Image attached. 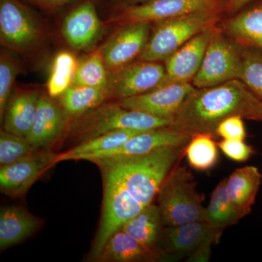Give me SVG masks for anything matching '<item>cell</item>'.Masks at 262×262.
<instances>
[{
  "label": "cell",
  "mask_w": 262,
  "mask_h": 262,
  "mask_svg": "<svg viewBox=\"0 0 262 262\" xmlns=\"http://www.w3.org/2000/svg\"><path fill=\"white\" fill-rule=\"evenodd\" d=\"M220 24V23H219ZM215 27L201 68L192 84L195 89L213 87L239 80L242 67V46Z\"/></svg>",
  "instance_id": "6"
},
{
  "label": "cell",
  "mask_w": 262,
  "mask_h": 262,
  "mask_svg": "<svg viewBox=\"0 0 262 262\" xmlns=\"http://www.w3.org/2000/svg\"><path fill=\"white\" fill-rule=\"evenodd\" d=\"M173 120L127 110L117 103L101 104L78 116L72 131L82 141L117 130H149L171 127Z\"/></svg>",
  "instance_id": "4"
},
{
  "label": "cell",
  "mask_w": 262,
  "mask_h": 262,
  "mask_svg": "<svg viewBox=\"0 0 262 262\" xmlns=\"http://www.w3.org/2000/svg\"><path fill=\"white\" fill-rule=\"evenodd\" d=\"M261 101L239 80L195 89L183 103L171 127L192 137L201 134L215 137L217 127L229 117L238 115L256 120Z\"/></svg>",
  "instance_id": "1"
},
{
  "label": "cell",
  "mask_w": 262,
  "mask_h": 262,
  "mask_svg": "<svg viewBox=\"0 0 262 262\" xmlns=\"http://www.w3.org/2000/svg\"><path fill=\"white\" fill-rule=\"evenodd\" d=\"M37 151L27 138L3 130L0 133V165H9Z\"/></svg>",
  "instance_id": "32"
},
{
  "label": "cell",
  "mask_w": 262,
  "mask_h": 262,
  "mask_svg": "<svg viewBox=\"0 0 262 262\" xmlns=\"http://www.w3.org/2000/svg\"><path fill=\"white\" fill-rule=\"evenodd\" d=\"M151 24L135 22L120 27L101 51L107 71L117 70L139 58L149 41Z\"/></svg>",
  "instance_id": "11"
},
{
  "label": "cell",
  "mask_w": 262,
  "mask_h": 262,
  "mask_svg": "<svg viewBox=\"0 0 262 262\" xmlns=\"http://www.w3.org/2000/svg\"><path fill=\"white\" fill-rule=\"evenodd\" d=\"M146 130H117L110 131L94 139L82 141L70 150L56 157V162L66 160H89L94 161L99 155L120 147L131 138Z\"/></svg>",
  "instance_id": "23"
},
{
  "label": "cell",
  "mask_w": 262,
  "mask_h": 262,
  "mask_svg": "<svg viewBox=\"0 0 262 262\" xmlns=\"http://www.w3.org/2000/svg\"><path fill=\"white\" fill-rule=\"evenodd\" d=\"M30 3L38 5L42 8H56L57 7L61 6V5L72 1V0H27Z\"/></svg>",
  "instance_id": "38"
},
{
  "label": "cell",
  "mask_w": 262,
  "mask_h": 262,
  "mask_svg": "<svg viewBox=\"0 0 262 262\" xmlns=\"http://www.w3.org/2000/svg\"><path fill=\"white\" fill-rule=\"evenodd\" d=\"M20 66L9 54L2 52L0 58V117L3 121L7 103L12 94L13 84L20 73Z\"/></svg>",
  "instance_id": "33"
},
{
  "label": "cell",
  "mask_w": 262,
  "mask_h": 262,
  "mask_svg": "<svg viewBox=\"0 0 262 262\" xmlns=\"http://www.w3.org/2000/svg\"><path fill=\"white\" fill-rule=\"evenodd\" d=\"M217 146L224 154L236 162H246L254 155L252 146L248 145L243 140L223 139Z\"/></svg>",
  "instance_id": "34"
},
{
  "label": "cell",
  "mask_w": 262,
  "mask_h": 262,
  "mask_svg": "<svg viewBox=\"0 0 262 262\" xmlns=\"http://www.w3.org/2000/svg\"><path fill=\"white\" fill-rule=\"evenodd\" d=\"M40 95L35 91H20L11 94L4 117V130L26 137L32 127Z\"/></svg>",
  "instance_id": "20"
},
{
  "label": "cell",
  "mask_w": 262,
  "mask_h": 262,
  "mask_svg": "<svg viewBox=\"0 0 262 262\" xmlns=\"http://www.w3.org/2000/svg\"><path fill=\"white\" fill-rule=\"evenodd\" d=\"M226 16L225 9L206 10L155 22L140 61H165L202 31L216 25Z\"/></svg>",
  "instance_id": "3"
},
{
  "label": "cell",
  "mask_w": 262,
  "mask_h": 262,
  "mask_svg": "<svg viewBox=\"0 0 262 262\" xmlns=\"http://www.w3.org/2000/svg\"><path fill=\"white\" fill-rule=\"evenodd\" d=\"M156 253L132 236L119 229L111 236L97 259L100 261H151Z\"/></svg>",
  "instance_id": "24"
},
{
  "label": "cell",
  "mask_w": 262,
  "mask_h": 262,
  "mask_svg": "<svg viewBox=\"0 0 262 262\" xmlns=\"http://www.w3.org/2000/svg\"><path fill=\"white\" fill-rule=\"evenodd\" d=\"M242 218L229 199L227 179H224L212 193L209 205L205 210L204 222L213 228L223 230Z\"/></svg>",
  "instance_id": "26"
},
{
  "label": "cell",
  "mask_w": 262,
  "mask_h": 262,
  "mask_svg": "<svg viewBox=\"0 0 262 262\" xmlns=\"http://www.w3.org/2000/svg\"><path fill=\"white\" fill-rule=\"evenodd\" d=\"M239 80L262 101V49L242 46V67Z\"/></svg>",
  "instance_id": "31"
},
{
  "label": "cell",
  "mask_w": 262,
  "mask_h": 262,
  "mask_svg": "<svg viewBox=\"0 0 262 262\" xmlns=\"http://www.w3.org/2000/svg\"><path fill=\"white\" fill-rule=\"evenodd\" d=\"M216 26L202 31L164 61L166 75L159 87L172 83H192Z\"/></svg>",
  "instance_id": "13"
},
{
  "label": "cell",
  "mask_w": 262,
  "mask_h": 262,
  "mask_svg": "<svg viewBox=\"0 0 262 262\" xmlns=\"http://www.w3.org/2000/svg\"><path fill=\"white\" fill-rule=\"evenodd\" d=\"M56 157L50 153L35 152L14 163L1 166L0 188L2 192L11 196L23 195L52 164Z\"/></svg>",
  "instance_id": "14"
},
{
  "label": "cell",
  "mask_w": 262,
  "mask_h": 262,
  "mask_svg": "<svg viewBox=\"0 0 262 262\" xmlns=\"http://www.w3.org/2000/svg\"><path fill=\"white\" fill-rule=\"evenodd\" d=\"M195 88L192 83H172L145 93L120 100L119 104L161 118L173 120L183 103Z\"/></svg>",
  "instance_id": "12"
},
{
  "label": "cell",
  "mask_w": 262,
  "mask_h": 262,
  "mask_svg": "<svg viewBox=\"0 0 262 262\" xmlns=\"http://www.w3.org/2000/svg\"><path fill=\"white\" fill-rule=\"evenodd\" d=\"M187 146H165L145 155L110 157L94 162L101 170L113 174L127 192L145 208L152 203Z\"/></svg>",
  "instance_id": "2"
},
{
  "label": "cell",
  "mask_w": 262,
  "mask_h": 262,
  "mask_svg": "<svg viewBox=\"0 0 262 262\" xmlns=\"http://www.w3.org/2000/svg\"><path fill=\"white\" fill-rule=\"evenodd\" d=\"M51 96L39 97L37 111L27 141L35 149H46L61 135L66 125V115Z\"/></svg>",
  "instance_id": "19"
},
{
  "label": "cell",
  "mask_w": 262,
  "mask_h": 262,
  "mask_svg": "<svg viewBox=\"0 0 262 262\" xmlns=\"http://www.w3.org/2000/svg\"><path fill=\"white\" fill-rule=\"evenodd\" d=\"M102 23L94 2L87 0L77 5L66 16L62 33L71 47L84 50L94 44L101 34Z\"/></svg>",
  "instance_id": "16"
},
{
  "label": "cell",
  "mask_w": 262,
  "mask_h": 262,
  "mask_svg": "<svg viewBox=\"0 0 262 262\" xmlns=\"http://www.w3.org/2000/svg\"><path fill=\"white\" fill-rule=\"evenodd\" d=\"M147 1H149V0H113L112 8L115 10L124 8V7L129 6V5L140 4V3H145Z\"/></svg>",
  "instance_id": "39"
},
{
  "label": "cell",
  "mask_w": 262,
  "mask_h": 262,
  "mask_svg": "<svg viewBox=\"0 0 262 262\" xmlns=\"http://www.w3.org/2000/svg\"><path fill=\"white\" fill-rule=\"evenodd\" d=\"M40 34L37 20L27 5L20 0H0L2 45L26 52L38 42Z\"/></svg>",
  "instance_id": "9"
},
{
  "label": "cell",
  "mask_w": 262,
  "mask_h": 262,
  "mask_svg": "<svg viewBox=\"0 0 262 262\" xmlns=\"http://www.w3.org/2000/svg\"><path fill=\"white\" fill-rule=\"evenodd\" d=\"M224 32L242 46L262 49V0H255L219 24Z\"/></svg>",
  "instance_id": "18"
},
{
  "label": "cell",
  "mask_w": 262,
  "mask_h": 262,
  "mask_svg": "<svg viewBox=\"0 0 262 262\" xmlns=\"http://www.w3.org/2000/svg\"><path fill=\"white\" fill-rule=\"evenodd\" d=\"M101 171L104 187L102 215L91 251V256L96 259L111 236L144 208L127 192L113 174L106 170Z\"/></svg>",
  "instance_id": "7"
},
{
  "label": "cell",
  "mask_w": 262,
  "mask_h": 262,
  "mask_svg": "<svg viewBox=\"0 0 262 262\" xmlns=\"http://www.w3.org/2000/svg\"><path fill=\"white\" fill-rule=\"evenodd\" d=\"M40 225L37 217L23 208L5 206L0 211V248L11 247L34 233Z\"/></svg>",
  "instance_id": "22"
},
{
  "label": "cell",
  "mask_w": 262,
  "mask_h": 262,
  "mask_svg": "<svg viewBox=\"0 0 262 262\" xmlns=\"http://www.w3.org/2000/svg\"><path fill=\"white\" fill-rule=\"evenodd\" d=\"M185 154L190 166L198 170L213 168L219 158L217 144L213 137L205 134L193 136L187 144Z\"/></svg>",
  "instance_id": "30"
},
{
  "label": "cell",
  "mask_w": 262,
  "mask_h": 262,
  "mask_svg": "<svg viewBox=\"0 0 262 262\" xmlns=\"http://www.w3.org/2000/svg\"><path fill=\"white\" fill-rule=\"evenodd\" d=\"M162 225L173 227L204 222L203 199L196 189L192 173L185 167H175L164 181L158 192Z\"/></svg>",
  "instance_id": "5"
},
{
  "label": "cell",
  "mask_w": 262,
  "mask_h": 262,
  "mask_svg": "<svg viewBox=\"0 0 262 262\" xmlns=\"http://www.w3.org/2000/svg\"><path fill=\"white\" fill-rule=\"evenodd\" d=\"M256 120H258V121H262V101H261V103H260L259 107H258L257 118H256Z\"/></svg>",
  "instance_id": "40"
},
{
  "label": "cell",
  "mask_w": 262,
  "mask_h": 262,
  "mask_svg": "<svg viewBox=\"0 0 262 262\" xmlns=\"http://www.w3.org/2000/svg\"><path fill=\"white\" fill-rule=\"evenodd\" d=\"M192 138L171 127L153 129L134 136L120 147L103 153L94 160L110 157L145 155L165 146L186 145Z\"/></svg>",
  "instance_id": "17"
},
{
  "label": "cell",
  "mask_w": 262,
  "mask_h": 262,
  "mask_svg": "<svg viewBox=\"0 0 262 262\" xmlns=\"http://www.w3.org/2000/svg\"><path fill=\"white\" fill-rule=\"evenodd\" d=\"M243 120L244 118L238 115L226 119L217 127L215 131L216 136L223 138V139L244 141L246 132Z\"/></svg>",
  "instance_id": "35"
},
{
  "label": "cell",
  "mask_w": 262,
  "mask_h": 262,
  "mask_svg": "<svg viewBox=\"0 0 262 262\" xmlns=\"http://www.w3.org/2000/svg\"><path fill=\"white\" fill-rule=\"evenodd\" d=\"M161 225L159 206L151 203L134 218L127 222L120 229L151 249L159 236Z\"/></svg>",
  "instance_id": "27"
},
{
  "label": "cell",
  "mask_w": 262,
  "mask_h": 262,
  "mask_svg": "<svg viewBox=\"0 0 262 262\" xmlns=\"http://www.w3.org/2000/svg\"><path fill=\"white\" fill-rule=\"evenodd\" d=\"M229 0H149L115 10L104 22L122 26L135 22L151 23L206 10L225 9Z\"/></svg>",
  "instance_id": "8"
},
{
  "label": "cell",
  "mask_w": 262,
  "mask_h": 262,
  "mask_svg": "<svg viewBox=\"0 0 262 262\" xmlns=\"http://www.w3.org/2000/svg\"><path fill=\"white\" fill-rule=\"evenodd\" d=\"M110 95L108 89L72 84L62 95V106L67 116L78 117L102 104Z\"/></svg>",
  "instance_id": "25"
},
{
  "label": "cell",
  "mask_w": 262,
  "mask_h": 262,
  "mask_svg": "<svg viewBox=\"0 0 262 262\" xmlns=\"http://www.w3.org/2000/svg\"><path fill=\"white\" fill-rule=\"evenodd\" d=\"M77 66L72 53L61 52L57 55L48 82L49 96L56 98L64 94L73 82Z\"/></svg>",
  "instance_id": "28"
},
{
  "label": "cell",
  "mask_w": 262,
  "mask_h": 262,
  "mask_svg": "<svg viewBox=\"0 0 262 262\" xmlns=\"http://www.w3.org/2000/svg\"><path fill=\"white\" fill-rule=\"evenodd\" d=\"M165 65L160 62L139 60L108 71V87L112 95L122 100L157 89L165 80Z\"/></svg>",
  "instance_id": "10"
},
{
  "label": "cell",
  "mask_w": 262,
  "mask_h": 262,
  "mask_svg": "<svg viewBox=\"0 0 262 262\" xmlns=\"http://www.w3.org/2000/svg\"><path fill=\"white\" fill-rule=\"evenodd\" d=\"M72 84L110 90L108 71L101 51L95 52L77 66Z\"/></svg>",
  "instance_id": "29"
},
{
  "label": "cell",
  "mask_w": 262,
  "mask_h": 262,
  "mask_svg": "<svg viewBox=\"0 0 262 262\" xmlns=\"http://www.w3.org/2000/svg\"><path fill=\"white\" fill-rule=\"evenodd\" d=\"M213 243L208 242L196 248L194 252L189 255L187 261L207 262L209 261L211 255V246Z\"/></svg>",
  "instance_id": "36"
},
{
  "label": "cell",
  "mask_w": 262,
  "mask_h": 262,
  "mask_svg": "<svg viewBox=\"0 0 262 262\" xmlns=\"http://www.w3.org/2000/svg\"><path fill=\"white\" fill-rule=\"evenodd\" d=\"M222 231L203 221H194L167 227L163 234L168 253L172 257L179 258L190 255L206 243H218Z\"/></svg>",
  "instance_id": "15"
},
{
  "label": "cell",
  "mask_w": 262,
  "mask_h": 262,
  "mask_svg": "<svg viewBox=\"0 0 262 262\" xmlns=\"http://www.w3.org/2000/svg\"><path fill=\"white\" fill-rule=\"evenodd\" d=\"M261 180V174L255 166L237 169L227 179L229 199L243 218L251 213Z\"/></svg>",
  "instance_id": "21"
},
{
  "label": "cell",
  "mask_w": 262,
  "mask_h": 262,
  "mask_svg": "<svg viewBox=\"0 0 262 262\" xmlns=\"http://www.w3.org/2000/svg\"><path fill=\"white\" fill-rule=\"evenodd\" d=\"M255 0H229L226 6V16L234 14Z\"/></svg>",
  "instance_id": "37"
}]
</instances>
